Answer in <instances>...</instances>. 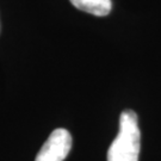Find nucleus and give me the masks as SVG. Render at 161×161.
<instances>
[{
  "instance_id": "nucleus-1",
  "label": "nucleus",
  "mask_w": 161,
  "mask_h": 161,
  "mask_svg": "<svg viewBox=\"0 0 161 161\" xmlns=\"http://www.w3.org/2000/svg\"><path fill=\"white\" fill-rule=\"evenodd\" d=\"M141 132L137 115L132 110H124L119 117V131L108 150V161H138Z\"/></svg>"
},
{
  "instance_id": "nucleus-2",
  "label": "nucleus",
  "mask_w": 161,
  "mask_h": 161,
  "mask_svg": "<svg viewBox=\"0 0 161 161\" xmlns=\"http://www.w3.org/2000/svg\"><path fill=\"white\" fill-rule=\"evenodd\" d=\"M72 148V136L64 128L55 129L41 148L35 161H64Z\"/></svg>"
},
{
  "instance_id": "nucleus-3",
  "label": "nucleus",
  "mask_w": 161,
  "mask_h": 161,
  "mask_svg": "<svg viewBox=\"0 0 161 161\" xmlns=\"http://www.w3.org/2000/svg\"><path fill=\"white\" fill-rule=\"evenodd\" d=\"M70 3L76 8L97 17L108 16L112 8L111 0H70Z\"/></svg>"
}]
</instances>
